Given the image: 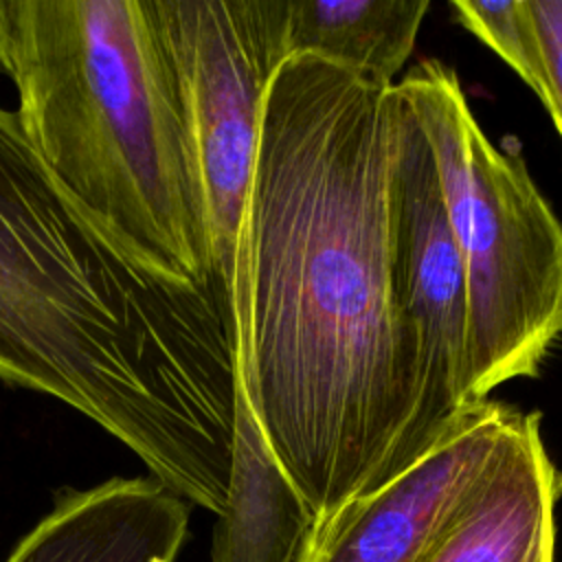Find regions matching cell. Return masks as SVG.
Segmentation results:
<instances>
[{
	"mask_svg": "<svg viewBox=\"0 0 562 562\" xmlns=\"http://www.w3.org/2000/svg\"><path fill=\"white\" fill-rule=\"evenodd\" d=\"M400 94L292 55L274 72L235 261L237 369L318 518L415 463L417 342L391 283Z\"/></svg>",
	"mask_w": 562,
	"mask_h": 562,
	"instance_id": "cell-1",
	"label": "cell"
},
{
	"mask_svg": "<svg viewBox=\"0 0 562 562\" xmlns=\"http://www.w3.org/2000/svg\"><path fill=\"white\" fill-rule=\"evenodd\" d=\"M0 380L79 411L167 490L222 514L239 391L231 296L103 233L2 105Z\"/></svg>",
	"mask_w": 562,
	"mask_h": 562,
	"instance_id": "cell-2",
	"label": "cell"
},
{
	"mask_svg": "<svg viewBox=\"0 0 562 562\" xmlns=\"http://www.w3.org/2000/svg\"><path fill=\"white\" fill-rule=\"evenodd\" d=\"M9 77L42 165L103 233L167 277L222 285L154 0H15Z\"/></svg>",
	"mask_w": 562,
	"mask_h": 562,
	"instance_id": "cell-3",
	"label": "cell"
},
{
	"mask_svg": "<svg viewBox=\"0 0 562 562\" xmlns=\"http://www.w3.org/2000/svg\"><path fill=\"white\" fill-rule=\"evenodd\" d=\"M397 92L430 145L465 272V404L538 375L562 340V222L514 143L474 119L454 68L417 61Z\"/></svg>",
	"mask_w": 562,
	"mask_h": 562,
	"instance_id": "cell-4",
	"label": "cell"
},
{
	"mask_svg": "<svg viewBox=\"0 0 562 562\" xmlns=\"http://www.w3.org/2000/svg\"><path fill=\"white\" fill-rule=\"evenodd\" d=\"M193 138L215 272L233 301L261 110L288 59V0H154Z\"/></svg>",
	"mask_w": 562,
	"mask_h": 562,
	"instance_id": "cell-5",
	"label": "cell"
},
{
	"mask_svg": "<svg viewBox=\"0 0 562 562\" xmlns=\"http://www.w3.org/2000/svg\"><path fill=\"white\" fill-rule=\"evenodd\" d=\"M400 101L391 184V283L397 314L417 342L419 404L411 439L417 461L468 408L465 272L430 145L402 94Z\"/></svg>",
	"mask_w": 562,
	"mask_h": 562,
	"instance_id": "cell-6",
	"label": "cell"
},
{
	"mask_svg": "<svg viewBox=\"0 0 562 562\" xmlns=\"http://www.w3.org/2000/svg\"><path fill=\"white\" fill-rule=\"evenodd\" d=\"M520 411L483 400L415 463L318 518L301 562H419Z\"/></svg>",
	"mask_w": 562,
	"mask_h": 562,
	"instance_id": "cell-7",
	"label": "cell"
},
{
	"mask_svg": "<svg viewBox=\"0 0 562 562\" xmlns=\"http://www.w3.org/2000/svg\"><path fill=\"white\" fill-rule=\"evenodd\" d=\"M562 474L520 413L494 461L459 501L419 562H555Z\"/></svg>",
	"mask_w": 562,
	"mask_h": 562,
	"instance_id": "cell-8",
	"label": "cell"
},
{
	"mask_svg": "<svg viewBox=\"0 0 562 562\" xmlns=\"http://www.w3.org/2000/svg\"><path fill=\"white\" fill-rule=\"evenodd\" d=\"M189 503L149 479L61 490L7 562H176Z\"/></svg>",
	"mask_w": 562,
	"mask_h": 562,
	"instance_id": "cell-9",
	"label": "cell"
},
{
	"mask_svg": "<svg viewBox=\"0 0 562 562\" xmlns=\"http://www.w3.org/2000/svg\"><path fill=\"white\" fill-rule=\"evenodd\" d=\"M316 522L266 443L239 380L231 483L211 562H301Z\"/></svg>",
	"mask_w": 562,
	"mask_h": 562,
	"instance_id": "cell-10",
	"label": "cell"
},
{
	"mask_svg": "<svg viewBox=\"0 0 562 562\" xmlns=\"http://www.w3.org/2000/svg\"><path fill=\"white\" fill-rule=\"evenodd\" d=\"M428 9V0H288L285 50L395 86Z\"/></svg>",
	"mask_w": 562,
	"mask_h": 562,
	"instance_id": "cell-11",
	"label": "cell"
},
{
	"mask_svg": "<svg viewBox=\"0 0 562 562\" xmlns=\"http://www.w3.org/2000/svg\"><path fill=\"white\" fill-rule=\"evenodd\" d=\"M450 9L472 35L503 57L542 101L544 66L529 0H454Z\"/></svg>",
	"mask_w": 562,
	"mask_h": 562,
	"instance_id": "cell-12",
	"label": "cell"
},
{
	"mask_svg": "<svg viewBox=\"0 0 562 562\" xmlns=\"http://www.w3.org/2000/svg\"><path fill=\"white\" fill-rule=\"evenodd\" d=\"M529 11L542 50V103L549 110L558 132L562 134V0H529Z\"/></svg>",
	"mask_w": 562,
	"mask_h": 562,
	"instance_id": "cell-13",
	"label": "cell"
},
{
	"mask_svg": "<svg viewBox=\"0 0 562 562\" xmlns=\"http://www.w3.org/2000/svg\"><path fill=\"white\" fill-rule=\"evenodd\" d=\"M15 0H0V72L9 77L11 44H13Z\"/></svg>",
	"mask_w": 562,
	"mask_h": 562,
	"instance_id": "cell-14",
	"label": "cell"
}]
</instances>
